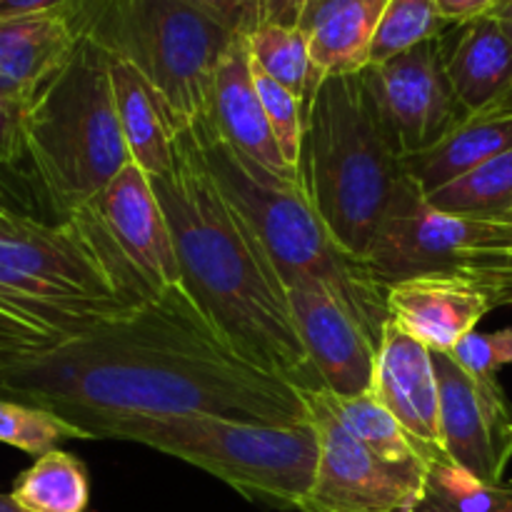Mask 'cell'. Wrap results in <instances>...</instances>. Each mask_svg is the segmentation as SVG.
I'll list each match as a JSON object with an SVG mask.
<instances>
[{"mask_svg": "<svg viewBox=\"0 0 512 512\" xmlns=\"http://www.w3.org/2000/svg\"><path fill=\"white\" fill-rule=\"evenodd\" d=\"M15 360H23V355H18L13 348H8L5 343H0V368H3V365L15 363Z\"/></svg>", "mask_w": 512, "mask_h": 512, "instance_id": "cell-40", "label": "cell"}, {"mask_svg": "<svg viewBox=\"0 0 512 512\" xmlns=\"http://www.w3.org/2000/svg\"><path fill=\"white\" fill-rule=\"evenodd\" d=\"M93 205L0 230V343L23 358L153 298Z\"/></svg>", "mask_w": 512, "mask_h": 512, "instance_id": "cell-3", "label": "cell"}, {"mask_svg": "<svg viewBox=\"0 0 512 512\" xmlns=\"http://www.w3.org/2000/svg\"><path fill=\"white\" fill-rule=\"evenodd\" d=\"M0 512H25V510L20 508L13 498H10V493L8 495L0 493Z\"/></svg>", "mask_w": 512, "mask_h": 512, "instance_id": "cell-41", "label": "cell"}, {"mask_svg": "<svg viewBox=\"0 0 512 512\" xmlns=\"http://www.w3.org/2000/svg\"><path fill=\"white\" fill-rule=\"evenodd\" d=\"M30 173L55 218L93 203L130 163L115 113L110 60L80 38L68 63L45 83L23 113Z\"/></svg>", "mask_w": 512, "mask_h": 512, "instance_id": "cell-6", "label": "cell"}, {"mask_svg": "<svg viewBox=\"0 0 512 512\" xmlns=\"http://www.w3.org/2000/svg\"><path fill=\"white\" fill-rule=\"evenodd\" d=\"M245 40L255 68L308 103L323 75L313 65L308 40L298 25L263 23Z\"/></svg>", "mask_w": 512, "mask_h": 512, "instance_id": "cell-25", "label": "cell"}, {"mask_svg": "<svg viewBox=\"0 0 512 512\" xmlns=\"http://www.w3.org/2000/svg\"><path fill=\"white\" fill-rule=\"evenodd\" d=\"M453 273L465 275L470 283L478 285L493 308L512 305V248L475 255L468 263L453 268Z\"/></svg>", "mask_w": 512, "mask_h": 512, "instance_id": "cell-33", "label": "cell"}, {"mask_svg": "<svg viewBox=\"0 0 512 512\" xmlns=\"http://www.w3.org/2000/svg\"><path fill=\"white\" fill-rule=\"evenodd\" d=\"M385 5L388 0H305L298 28L320 75H353L370 68Z\"/></svg>", "mask_w": 512, "mask_h": 512, "instance_id": "cell-20", "label": "cell"}, {"mask_svg": "<svg viewBox=\"0 0 512 512\" xmlns=\"http://www.w3.org/2000/svg\"><path fill=\"white\" fill-rule=\"evenodd\" d=\"M190 130L225 198L255 230L285 288L310 285L325 290L380 345L388 323L385 285L378 283L365 260L340 248L298 175L273 173L230 148L208 118L190 125Z\"/></svg>", "mask_w": 512, "mask_h": 512, "instance_id": "cell-5", "label": "cell"}, {"mask_svg": "<svg viewBox=\"0 0 512 512\" xmlns=\"http://www.w3.org/2000/svg\"><path fill=\"white\" fill-rule=\"evenodd\" d=\"M308 420L318 433V468L300 512H408L425 485L380 463L333 413L328 390H303Z\"/></svg>", "mask_w": 512, "mask_h": 512, "instance_id": "cell-10", "label": "cell"}, {"mask_svg": "<svg viewBox=\"0 0 512 512\" xmlns=\"http://www.w3.org/2000/svg\"><path fill=\"white\" fill-rule=\"evenodd\" d=\"M65 10L80 38L158 90L180 130L208 118L215 73L235 35L183 0H75Z\"/></svg>", "mask_w": 512, "mask_h": 512, "instance_id": "cell-8", "label": "cell"}, {"mask_svg": "<svg viewBox=\"0 0 512 512\" xmlns=\"http://www.w3.org/2000/svg\"><path fill=\"white\" fill-rule=\"evenodd\" d=\"M10 498L25 512H85L90 503L88 468L73 453L50 450L15 478Z\"/></svg>", "mask_w": 512, "mask_h": 512, "instance_id": "cell-24", "label": "cell"}, {"mask_svg": "<svg viewBox=\"0 0 512 512\" xmlns=\"http://www.w3.org/2000/svg\"><path fill=\"white\" fill-rule=\"evenodd\" d=\"M0 160L13 168H28L23 138V110L15 108L3 93H0Z\"/></svg>", "mask_w": 512, "mask_h": 512, "instance_id": "cell-35", "label": "cell"}, {"mask_svg": "<svg viewBox=\"0 0 512 512\" xmlns=\"http://www.w3.org/2000/svg\"><path fill=\"white\" fill-rule=\"evenodd\" d=\"M70 440H93L85 430L65 423L58 415L35 405L18 403L0 395V443L18 448L23 453L40 455L58 450Z\"/></svg>", "mask_w": 512, "mask_h": 512, "instance_id": "cell-28", "label": "cell"}, {"mask_svg": "<svg viewBox=\"0 0 512 512\" xmlns=\"http://www.w3.org/2000/svg\"><path fill=\"white\" fill-rule=\"evenodd\" d=\"M512 248V218H475L435 210L408 183L375 235L368 268L388 288L403 278L440 273L490 250Z\"/></svg>", "mask_w": 512, "mask_h": 512, "instance_id": "cell-9", "label": "cell"}, {"mask_svg": "<svg viewBox=\"0 0 512 512\" xmlns=\"http://www.w3.org/2000/svg\"><path fill=\"white\" fill-rule=\"evenodd\" d=\"M0 395L48 410L93 440L130 418L308 420L303 388L245 360L183 283L123 318L3 365Z\"/></svg>", "mask_w": 512, "mask_h": 512, "instance_id": "cell-1", "label": "cell"}, {"mask_svg": "<svg viewBox=\"0 0 512 512\" xmlns=\"http://www.w3.org/2000/svg\"><path fill=\"white\" fill-rule=\"evenodd\" d=\"M255 88L263 100L265 115H268L270 130L275 135L280 155L293 170L300 168V155H303V135H305V103L298 95L290 93L273 78L260 73L253 65ZM300 175V173H298Z\"/></svg>", "mask_w": 512, "mask_h": 512, "instance_id": "cell-30", "label": "cell"}, {"mask_svg": "<svg viewBox=\"0 0 512 512\" xmlns=\"http://www.w3.org/2000/svg\"><path fill=\"white\" fill-rule=\"evenodd\" d=\"M365 75L403 160L438 145L468 118L450 83L443 35L370 65Z\"/></svg>", "mask_w": 512, "mask_h": 512, "instance_id": "cell-12", "label": "cell"}, {"mask_svg": "<svg viewBox=\"0 0 512 512\" xmlns=\"http://www.w3.org/2000/svg\"><path fill=\"white\" fill-rule=\"evenodd\" d=\"M150 180L173 230L180 278L200 308L245 360L303 390L323 388L278 268L225 198L193 130H180L170 170Z\"/></svg>", "mask_w": 512, "mask_h": 512, "instance_id": "cell-2", "label": "cell"}, {"mask_svg": "<svg viewBox=\"0 0 512 512\" xmlns=\"http://www.w3.org/2000/svg\"><path fill=\"white\" fill-rule=\"evenodd\" d=\"M388 318L433 353H450L495 310L488 295L453 270L403 278L385 288Z\"/></svg>", "mask_w": 512, "mask_h": 512, "instance_id": "cell-15", "label": "cell"}, {"mask_svg": "<svg viewBox=\"0 0 512 512\" xmlns=\"http://www.w3.org/2000/svg\"><path fill=\"white\" fill-rule=\"evenodd\" d=\"M435 210L475 218H500L512 208V150L478 165L463 178L423 195Z\"/></svg>", "mask_w": 512, "mask_h": 512, "instance_id": "cell-26", "label": "cell"}, {"mask_svg": "<svg viewBox=\"0 0 512 512\" xmlns=\"http://www.w3.org/2000/svg\"><path fill=\"white\" fill-rule=\"evenodd\" d=\"M512 150V113L465 118L438 145L405 158V173L423 195L445 188L478 165Z\"/></svg>", "mask_w": 512, "mask_h": 512, "instance_id": "cell-22", "label": "cell"}, {"mask_svg": "<svg viewBox=\"0 0 512 512\" xmlns=\"http://www.w3.org/2000/svg\"><path fill=\"white\" fill-rule=\"evenodd\" d=\"M440 388V450L480 485H503L512 460V405L495 378H478L448 353H433Z\"/></svg>", "mask_w": 512, "mask_h": 512, "instance_id": "cell-11", "label": "cell"}, {"mask_svg": "<svg viewBox=\"0 0 512 512\" xmlns=\"http://www.w3.org/2000/svg\"><path fill=\"white\" fill-rule=\"evenodd\" d=\"M293 323L320 383L340 398L373 393L378 345L353 315L325 290L310 285L288 288Z\"/></svg>", "mask_w": 512, "mask_h": 512, "instance_id": "cell-14", "label": "cell"}, {"mask_svg": "<svg viewBox=\"0 0 512 512\" xmlns=\"http://www.w3.org/2000/svg\"><path fill=\"white\" fill-rule=\"evenodd\" d=\"M73 3L75 0H0V18L45 13V10H65Z\"/></svg>", "mask_w": 512, "mask_h": 512, "instance_id": "cell-37", "label": "cell"}, {"mask_svg": "<svg viewBox=\"0 0 512 512\" xmlns=\"http://www.w3.org/2000/svg\"><path fill=\"white\" fill-rule=\"evenodd\" d=\"M330 408L338 415L340 423L388 468L398 470L405 478L428 488L435 465L443 460L425 448L418 438L408 433L373 395H358V398H340L328 393Z\"/></svg>", "mask_w": 512, "mask_h": 512, "instance_id": "cell-23", "label": "cell"}, {"mask_svg": "<svg viewBox=\"0 0 512 512\" xmlns=\"http://www.w3.org/2000/svg\"><path fill=\"white\" fill-rule=\"evenodd\" d=\"M68 10L0 18V93L25 113L78 45Z\"/></svg>", "mask_w": 512, "mask_h": 512, "instance_id": "cell-18", "label": "cell"}, {"mask_svg": "<svg viewBox=\"0 0 512 512\" xmlns=\"http://www.w3.org/2000/svg\"><path fill=\"white\" fill-rule=\"evenodd\" d=\"M90 205L153 293L183 283L173 230L153 180L138 163L130 160Z\"/></svg>", "mask_w": 512, "mask_h": 512, "instance_id": "cell-13", "label": "cell"}, {"mask_svg": "<svg viewBox=\"0 0 512 512\" xmlns=\"http://www.w3.org/2000/svg\"><path fill=\"white\" fill-rule=\"evenodd\" d=\"M448 355L470 375L495 378L500 368L512 365V328L495 330V333L473 330Z\"/></svg>", "mask_w": 512, "mask_h": 512, "instance_id": "cell-32", "label": "cell"}, {"mask_svg": "<svg viewBox=\"0 0 512 512\" xmlns=\"http://www.w3.org/2000/svg\"><path fill=\"white\" fill-rule=\"evenodd\" d=\"M110 60V85H113L115 113L133 163H138L150 178L168 173L175 160L180 128L168 103L158 90L135 68L123 60Z\"/></svg>", "mask_w": 512, "mask_h": 512, "instance_id": "cell-21", "label": "cell"}, {"mask_svg": "<svg viewBox=\"0 0 512 512\" xmlns=\"http://www.w3.org/2000/svg\"><path fill=\"white\" fill-rule=\"evenodd\" d=\"M305 0H263L265 23L298 25Z\"/></svg>", "mask_w": 512, "mask_h": 512, "instance_id": "cell-38", "label": "cell"}, {"mask_svg": "<svg viewBox=\"0 0 512 512\" xmlns=\"http://www.w3.org/2000/svg\"><path fill=\"white\" fill-rule=\"evenodd\" d=\"M490 15H495V18L500 20V25H503L505 33H508L512 40V3H500Z\"/></svg>", "mask_w": 512, "mask_h": 512, "instance_id": "cell-39", "label": "cell"}, {"mask_svg": "<svg viewBox=\"0 0 512 512\" xmlns=\"http://www.w3.org/2000/svg\"><path fill=\"white\" fill-rule=\"evenodd\" d=\"M300 185L340 248L368 260L410 183L368 75H323L305 103Z\"/></svg>", "mask_w": 512, "mask_h": 512, "instance_id": "cell-4", "label": "cell"}, {"mask_svg": "<svg viewBox=\"0 0 512 512\" xmlns=\"http://www.w3.org/2000/svg\"><path fill=\"white\" fill-rule=\"evenodd\" d=\"M98 440H125L205 470L250 503L300 510L318 468L313 423L265 425L215 415L130 418L100 430Z\"/></svg>", "mask_w": 512, "mask_h": 512, "instance_id": "cell-7", "label": "cell"}, {"mask_svg": "<svg viewBox=\"0 0 512 512\" xmlns=\"http://www.w3.org/2000/svg\"><path fill=\"white\" fill-rule=\"evenodd\" d=\"M208 123L230 148L240 150L263 168L280 175H298V170L285 163L275 143L263 100L255 88L253 60L245 38H235L225 58L220 60L210 93Z\"/></svg>", "mask_w": 512, "mask_h": 512, "instance_id": "cell-19", "label": "cell"}, {"mask_svg": "<svg viewBox=\"0 0 512 512\" xmlns=\"http://www.w3.org/2000/svg\"><path fill=\"white\" fill-rule=\"evenodd\" d=\"M508 215H510V218H512V208H510V213H508Z\"/></svg>", "mask_w": 512, "mask_h": 512, "instance_id": "cell-42", "label": "cell"}, {"mask_svg": "<svg viewBox=\"0 0 512 512\" xmlns=\"http://www.w3.org/2000/svg\"><path fill=\"white\" fill-rule=\"evenodd\" d=\"M370 395L448 465L440 450V388L433 350L390 318L380 335Z\"/></svg>", "mask_w": 512, "mask_h": 512, "instance_id": "cell-16", "label": "cell"}, {"mask_svg": "<svg viewBox=\"0 0 512 512\" xmlns=\"http://www.w3.org/2000/svg\"><path fill=\"white\" fill-rule=\"evenodd\" d=\"M38 220L63 218H55L48 198L43 195L30 170L13 168V165H5L0 160V230L38 223Z\"/></svg>", "mask_w": 512, "mask_h": 512, "instance_id": "cell-31", "label": "cell"}, {"mask_svg": "<svg viewBox=\"0 0 512 512\" xmlns=\"http://www.w3.org/2000/svg\"><path fill=\"white\" fill-rule=\"evenodd\" d=\"M448 28L435 0H388L375 30L370 65L385 63L415 45L440 38Z\"/></svg>", "mask_w": 512, "mask_h": 512, "instance_id": "cell-27", "label": "cell"}, {"mask_svg": "<svg viewBox=\"0 0 512 512\" xmlns=\"http://www.w3.org/2000/svg\"><path fill=\"white\" fill-rule=\"evenodd\" d=\"M440 15L448 25H463L475 18H483L495 10L500 0H435Z\"/></svg>", "mask_w": 512, "mask_h": 512, "instance_id": "cell-36", "label": "cell"}, {"mask_svg": "<svg viewBox=\"0 0 512 512\" xmlns=\"http://www.w3.org/2000/svg\"><path fill=\"white\" fill-rule=\"evenodd\" d=\"M235 38H250L265 23L263 0H183Z\"/></svg>", "mask_w": 512, "mask_h": 512, "instance_id": "cell-34", "label": "cell"}, {"mask_svg": "<svg viewBox=\"0 0 512 512\" xmlns=\"http://www.w3.org/2000/svg\"><path fill=\"white\" fill-rule=\"evenodd\" d=\"M443 50L450 83L468 118L512 113V40L495 15L450 25Z\"/></svg>", "mask_w": 512, "mask_h": 512, "instance_id": "cell-17", "label": "cell"}, {"mask_svg": "<svg viewBox=\"0 0 512 512\" xmlns=\"http://www.w3.org/2000/svg\"><path fill=\"white\" fill-rule=\"evenodd\" d=\"M408 512H512V485H480L450 465H435L423 500Z\"/></svg>", "mask_w": 512, "mask_h": 512, "instance_id": "cell-29", "label": "cell"}]
</instances>
